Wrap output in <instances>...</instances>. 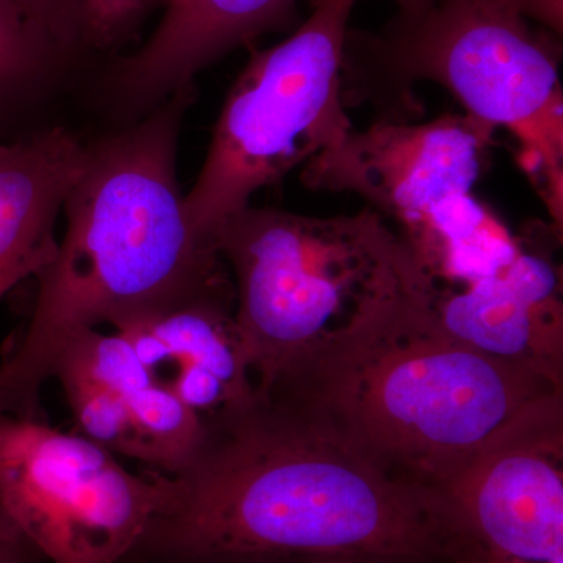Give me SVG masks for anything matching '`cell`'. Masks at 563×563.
<instances>
[{"label":"cell","instance_id":"cell-11","mask_svg":"<svg viewBox=\"0 0 563 563\" xmlns=\"http://www.w3.org/2000/svg\"><path fill=\"white\" fill-rule=\"evenodd\" d=\"M301 0H168L161 24L113 73L121 98L155 107L229 52L295 20ZM310 7L320 0H306Z\"/></svg>","mask_w":563,"mask_h":563},{"label":"cell","instance_id":"cell-22","mask_svg":"<svg viewBox=\"0 0 563 563\" xmlns=\"http://www.w3.org/2000/svg\"><path fill=\"white\" fill-rule=\"evenodd\" d=\"M43 559L22 539L21 533L0 512V563H40Z\"/></svg>","mask_w":563,"mask_h":563},{"label":"cell","instance_id":"cell-6","mask_svg":"<svg viewBox=\"0 0 563 563\" xmlns=\"http://www.w3.org/2000/svg\"><path fill=\"white\" fill-rule=\"evenodd\" d=\"M357 0H320L287 40L252 51L214 125L209 154L185 207L213 240L225 218L352 131L343 99L347 21Z\"/></svg>","mask_w":563,"mask_h":563},{"label":"cell","instance_id":"cell-1","mask_svg":"<svg viewBox=\"0 0 563 563\" xmlns=\"http://www.w3.org/2000/svg\"><path fill=\"white\" fill-rule=\"evenodd\" d=\"M157 477L161 506L122 563L229 554L457 563L468 544L439 492L391 476L301 404L255 388L202 415L191 453Z\"/></svg>","mask_w":563,"mask_h":563},{"label":"cell","instance_id":"cell-4","mask_svg":"<svg viewBox=\"0 0 563 563\" xmlns=\"http://www.w3.org/2000/svg\"><path fill=\"white\" fill-rule=\"evenodd\" d=\"M558 38L532 29L510 0H437L383 32L347 31L344 103H372L379 120L412 122L422 114L415 85H440L473 120L512 133L521 166L555 210L563 192Z\"/></svg>","mask_w":563,"mask_h":563},{"label":"cell","instance_id":"cell-18","mask_svg":"<svg viewBox=\"0 0 563 563\" xmlns=\"http://www.w3.org/2000/svg\"><path fill=\"white\" fill-rule=\"evenodd\" d=\"M85 46L109 51L131 38L151 11L168 0H81Z\"/></svg>","mask_w":563,"mask_h":563},{"label":"cell","instance_id":"cell-14","mask_svg":"<svg viewBox=\"0 0 563 563\" xmlns=\"http://www.w3.org/2000/svg\"><path fill=\"white\" fill-rule=\"evenodd\" d=\"M54 379L84 380L122 398L158 380L141 363L125 335L98 329L81 332L69 343L57 363Z\"/></svg>","mask_w":563,"mask_h":563},{"label":"cell","instance_id":"cell-15","mask_svg":"<svg viewBox=\"0 0 563 563\" xmlns=\"http://www.w3.org/2000/svg\"><path fill=\"white\" fill-rule=\"evenodd\" d=\"M80 435L114 455L146 462L128 402L117 393L84 380L60 379Z\"/></svg>","mask_w":563,"mask_h":563},{"label":"cell","instance_id":"cell-23","mask_svg":"<svg viewBox=\"0 0 563 563\" xmlns=\"http://www.w3.org/2000/svg\"><path fill=\"white\" fill-rule=\"evenodd\" d=\"M461 563H528L517 561V559L503 558V555H496L492 553H487V551L481 550V548L472 547L468 548L465 555H463ZM550 563H563V559L561 561H554Z\"/></svg>","mask_w":563,"mask_h":563},{"label":"cell","instance_id":"cell-16","mask_svg":"<svg viewBox=\"0 0 563 563\" xmlns=\"http://www.w3.org/2000/svg\"><path fill=\"white\" fill-rule=\"evenodd\" d=\"M54 57L9 0H0V91L32 80Z\"/></svg>","mask_w":563,"mask_h":563},{"label":"cell","instance_id":"cell-21","mask_svg":"<svg viewBox=\"0 0 563 563\" xmlns=\"http://www.w3.org/2000/svg\"><path fill=\"white\" fill-rule=\"evenodd\" d=\"M523 16L532 18L561 38L563 33V0H510Z\"/></svg>","mask_w":563,"mask_h":563},{"label":"cell","instance_id":"cell-12","mask_svg":"<svg viewBox=\"0 0 563 563\" xmlns=\"http://www.w3.org/2000/svg\"><path fill=\"white\" fill-rule=\"evenodd\" d=\"M85 155L65 129L0 144V298L54 258L55 225Z\"/></svg>","mask_w":563,"mask_h":563},{"label":"cell","instance_id":"cell-2","mask_svg":"<svg viewBox=\"0 0 563 563\" xmlns=\"http://www.w3.org/2000/svg\"><path fill=\"white\" fill-rule=\"evenodd\" d=\"M187 85L139 124L87 147L63 203L65 236L35 277L20 342L0 362V413L44 418L41 393L81 332L168 312L233 288L213 240L196 231L177 179Z\"/></svg>","mask_w":563,"mask_h":563},{"label":"cell","instance_id":"cell-7","mask_svg":"<svg viewBox=\"0 0 563 563\" xmlns=\"http://www.w3.org/2000/svg\"><path fill=\"white\" fill-rule=\"evenodd\" d=\"M161 506L157 473L46 418L0 413V512L49 563H122Z\"/></svg>","mask_w":563,"mask_h":563},{"label":"cell","instance_id":"cell-20","mask_svg":"<svg viewBox=\"0 0 563 563\" xmlns=\"http://www.w3.org/2000/svg\"><path fill=\"white\" fill-rule=\"evenodd\" d=\"M152 563H453L443 559L380 554H229Z\"/></svg>","mask_w":563,"mask_h":563},{"label":"cell","instance_id":"cell-8","mask_svg":"<svg viewBox=\"0 0 563 563\" xmlns=\"http://www.w3.org/2000/svg\"><path fill=\"white\" fill-rule=\"evenodd\" d=\"M495 132L465 113L420 124L379 120L303 165L301 180L309 190L361 196L407 239L472 198Z\"/></svg>","mask_w":563,"mask_h":563},{"label":"cell","instance_id":"cell-3","mask_svg":"<svg viewBox=\"0 0 563 563\" xmlns=\"http://www.w3.org/2000/svg\"><path fill=\"white\" fill-rule=\"evenodd\" d=\"M417 280L279 388L398 479L437 492L521 415L563 388L455 339Z\"/></svg>","mask_w":563,"mask_h":563},{"label":"cell","instance_id":"cell-19","mask_svg":"<svg viewBox=\"0 0 563 563\" xmlns=\"http://www.w3.org/2000/svg\"><path fill=\"white\" fill-rule=\"evenodd\" d=\"M166 384L185 406L201 417L244 399L236 396L217 374L195 363H177L176 374Z\"/></svg>","mask_w":563,"mask_h":563},{"label":"cell","instance_id":"cell-13","mask_svg":"<svg viewBox=\"0 0 563 563\" xmlns=\"http://www.w3.org/2000/svg\"><path fill=\"white\" fill-rule=\"evenodd\" d=\"M152 472L172 474L191 453L201 432V415L174 395L168 384H154L125 396Z\"/></svg>","mask_w":563,"mask_h":563},{"label":"cell","instance_id":"cell-10","mask_svg":"<svg viewBox=\"0 0 563 563\" xmlns=\"http://www.w3.org/2000/svg\"><path fill=\"white\" fill-rule=\"evenodd\" d=\"M561 235L540 225L518 235L499 272L457 287L422 284V301L444 331L563 388Z\"/></svg>","mask_w":563,"mask_h":563},{"label":"cell","instance_id":"cell-5","mask_svg":"<svg viewBox=\"0 0 563 563\" xmlns=\"http://www.w3.org/2000/svg\"><path fill=\"white\" fill-rule=\"evenodd\" d=\"M257 391L287 387L417 279L406 244L373 210L306 217L251 203L214 229Z\"/></svg>","mask_w":563,"mask_h":563},{"label":"cell","instance_id":"cell-17","mask_svg":"<svg viewBox=\"0 0 563 563\" xmlns=\"http://www.w3.org/2000/svg\"><path fill=\"white\" fill-rule=\"evenodd\" d=\"M52 54H74L85 46L81 0H9Z\"/></svg>","mask_w":563,"mask_h":563},{"label":"cell","instance_id":"cell-24","mask_svg":"<svg viewBox=\"0 0 563 563\" xmlns=\"http://www.w3.org/2000/svg\"><path fill=\"white\" fill-rule=\"evenodd\" d=\"M395 2L398 5V14L396 16L413 18L431 9L437 0H395Z\"/></svg>","mask_w":563,"mask_h":563},{"label":"cell","instance_id":"cell-9","mask_svg":"<svg viewBox=\"0 0 563 563\" xmlns=\"http://www.w3.org/2000/svg\"><path fill=\"white\" fill-rule=\"evenodd\" d=\"M468 542L528 563L563 559V395L521 415L437 490Z\"/></svg>","mask_w":563,"mask_h":563}]
</instances>
